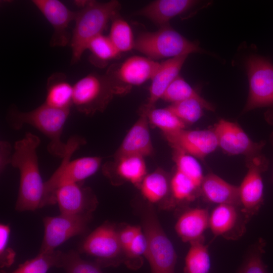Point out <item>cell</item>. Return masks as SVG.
<instances>
[{
	"label": "cell",
	"instance_id": "obj_38",
	"mask_svg": "<svg viewBox=\"0 0 273 273\" xmlns=\"http://www.w3.org/2000/svg\"><path fill=\"white\" fill-rule=\"evenodd\" d=\"M147 250V240L142 230L137 234L125 253L127 258L135 259L145 255Z\"/></svg>",
	"mask_w": 273,
	"mask_h": 273
},
{
	"label": "cell",
	"instance_id": "obj_39",
	"mask_svg": "<svg viewBox=\"0 0 273 273\" xmlns=\"http://www.w3.org/2000/svg\"><path fill=\"white\" fill-rule=\"evenodd\" d=\"M141 230V228L139 226L129 225L118 232L119 240L123 253H125L126 252L129 246Z\"/></svg>",
	"mask_w": 273,
	"mask_h": 273
},
{
	"label": "cell",
	"instance_id": "obj_32",
	"mask_svg": "<svg viewBox=\"0 0 273 273\" xmlns=\"http://www.w3.org/2000/svg\"><path fill=\"white\" fill-rule=\"evenodd\" d=\"M108 37L120 53L134 48V40L132 30L127 22L119 15L112 20Z\"/></svg>",
	"mask_w": 273,
	"mask_h": 273
},
{
	"label": "cell",
	"instance_id": "obj_33",
	"mask_svg": "<svg viewBox=\"0 0 273 273\" xmlns=\"http://www.w3.org/2000/svg\"><path fill=\"white\" fill-rule=\"evenodd\" d=\"M186 125L192 124L199 120L206 109L204 104L196 99H188L171 103L167 107Z\"/></svg>",
	"mask_w": 273,
	"mask_h": 273
},
{
	"label": "cell",
	"instance_id": "obj_24",
	"mask_svg": "<svg viewBox=\"0 0 273 273\" xmlns=\"http://www.w3.org/2000/svg\"><path fill=\"white\" fill-rule=\"evenodd\" d=\"M73 85L63 73L52 74L47 82V93L44 104L52 107L70 110L73 106Z\"/></svg>",
	"mask_w": 273,
	"mask_h": 273
},
{
	"label": "cell",
	"instance_id": "obj_16",
	"mask_svg": "<svg viewBox=\"0 0 273 273\" xmlns=\"http://www.w3.org/2000/svg\"><path fill=\"white\" fill-rule=\"evenodd\" d=\"M165 137L174 150L183 151L201 159L214 152L218 147L213 129H184Z\"/></svg>",
	"mask_w": 273,
	"mask_h": 273
},
{
	"label": "cell",
	"instance_id": "obj_36",
	"mask_svg": "<svg viewBox=\"0 0 273 273\" xmlns=\"http://www.w3.org/2000/svg\"><path fill=\"white\" fill-rule=\"evenodd\" d=\"M265 246V241L259 239L247 254L238 273H268L262 259Z\"/></svg>",
	"mask_w": 273,
	"mask_h": 273
},
{
	"label": "cell",
	"instance_id": "obj_25",
	"mask_svg": "<svg viewBox=\"0 0 273 273\" xmlns=\"http://www.w3.org/2000/svg\"><path fill=\"white\" fill-rule=\"evenodd\" d=\"M139 188L146 200L152 203H157L170 194V178L163 170L158 169L147 173Z\"/></svg>",
	"mask_w": 273,
	"mask_h": 273
},
{
	"label": "cell",
	"instance_id": "obj_28",
	"mask_svg": "<svg viewBox=\"0 0 273 273\" xmlns=\"http://www.w3.org/2000/svg\"><path fill=\"white\" fill-rule=\"evenodd\" d=\"M149 124L160 129L164 135L174 133L185 129L186 125L167 107L147 109Z\"/></svg>",
	"mask_w": 273,
	"mask_h": 273
},
{
	"label": "cell",
	"instance_id": "obj_9",
	"mask_svg": "<svg viewBox=\"0 0 273 273\" xmlns=\"http://www.w3.org/2000/svg\"><path fill=\"white\" fill-rule=\"evenodd\" d=\"M144 232L147 240L145 256L151 273H174L176 254L173 246L159 223L152 214L147 215Z\"/></svg>",
	"mask_w": 273,
	"mask_h": 273
},
{
	"label": "cell",
	"instance_id": "obj_17",
	"mask_svg": "<svg viewBox=\"0 0 273 273\" xmlns=\"http://www.w3.org/2000/svg\"><path fill=\"white\" fill-rule=\"evenodd\" d=\"M83 183L66 184L59 187L55 198L62 214H90L97 205V198L92 189Z\"/></svg>",
	"mask_w": 273,
	"mask_h": 273
},
{
	"label": "cell",
	"instance_id": "obj_41",
	"mask_svg": "<svg viewBox=\"0 0 273 273\" xmlns=\"http://www.w3.org/2000/svg\"><path fill=\"white\" fill-rule=\"evenodd\" d=\"M264 118L268 124L273 125V107L269 109L264 113Z\"/></svg>",
	"mask_w": 273,
	"mask_h": 273
},
{
	"label": "cell",
	"instance_id": "obj_21",
	"mask_svg": "<svg viewBox=\"0 0 273 273\" xmlns=\"http://www.w3.org/2000/svg\"><path fill=\"white\" fill-rule=\"evenodd\" d=\"M200 194L207 202L211 203L241 207L239 187L228 183L212 173L204 176Z\"/></svg>",
	"mask_w": 273,
	"mask_h": 273
},
{
	"label": "cell",
	"instance_id": "obj_26",
	"mask_svg": "<svg viewBox=\"0 0 273 273\" xmlns=\"http://www.w3.org/2000/svg\"><path fill=\"white\" fill-rule=\"evenodd\" d=\"M87 50L90 52V62L99 68L105 67L110 61L119 58L121 54L109 37L103 34L94 38L89 42Z\"/></svg>",
	"mask_w": 273,
	"mask_h": 273
},
{
	"label": "cell",
	"instance_id": "obj_35",
	"mask_svg": "<svg viewBox=\"0 0 273 273\" xmlns=\"http://www.w3.org/2000/svg\"><path fill=\"white\" fill-rule=\"evenodd\" d=\"M61 268L66 273H103L97 264L82 259L73 250L63 252Z\"/></svg>",
	"mask_w": 273,
	"mask_h": 273
},
{
	"label": "cell",
	"instance_id": "obj_7",
	"mask_svg": "<svg viewBox=\"0 0 273 273\" xmlns=\"http://www.w3.org/2000/svg\"><path fill=\"white\" fill-rule=\"evenodd\" d=\"M249 89L243 112L273 107V64L268 60L252 55L246 60Z\"/></svg>",
	"mask_w": 273,
	"mask_h": 273
},
{
	"label": "cell",
	"instance_id": "obj_14",
	"mask_svg": "<svg viewBox=\"0 0 273 273\" xmlns=\"http://www.w3.org/2000/svg\"><path fill=\"white\" fill-rule=\"evenodd\" d=\"M249 220L241 207L218 205L209 213V228L215 237L236 240L244 234Z\"/></svg>",
	"mask_w": 273,
	"mask_h": 273
},
{
	"label": "cell",
	"instance_id": "obj_11",
	"mask_svg": "<svg viewBox=\"0 0 273 273\" xmlns=\"http://www.w3.org/2000/svg\"><path fill=\"white\" fill-rule=\"evenodd\" d=\"M248 171L239 187L241 207L250 218L257 214L263 203L264 186L262 173L267 168L268 161L260 154L246 158Z\"/></svg>",
	"mask_w": 273,
	"mask_h": 273
},
{
	"label": "cell",
	"instance_id": "obj_22",
	"mask_svg": "<svg viewBox=\"0 0 273 273\" xmlns=\"http://www.w3.org/2000/svg\"><path fill=\"white\" fill-rule=\"evenodd\" d=\"M197 3L193 0H157L136 12L161 27L168 24L170 19L191 9Z\"/></svg>",
	"mask_w": 273,
	"mask_h": 273
},
{
	"label": "cell",
	"instance_id": "obj_5",
	"mask_svg": "<svg viewBox=\"0 0 273 273\" xmlns=\"http://www.w3.org/2000/svg\"><path fill=\"white\" fill-rule=\"evenodd\" d=\"M134 48L153 60L203 52L197 42L188 40L169 24L156 31L139 34Z\"/></svg>",
	"mask_w": 273,
	"mask_h": 273
},
{
	"label": "cell",
	"instance_id": "obj_19",
	"mask_svg": "<svg viewBox=\"0 0 273 273\" xmlns=\"http://www.w3.org/2000/svg\"><path fill=\"white\" fill-rule=\"evenodd\" d=\"M147 112L142 107L140 116L129 130L113 157L134 155L145 158L151 156L154 149L151 139Z\"/></svg>",
	"mask_w": 273,
	"mask_h": 273
},
{
	"label": "cell",
	"instance_id": "obj_15",
	"mask_svg": "<svg viewBox=\"0 0 273 273\" xmlns=\"http://www.w3.org/2000/svg\"><path fill=\"white\" fill-rule=\"evenodd\" d=\"M32 3L41 13L53 28L51 47H65L70 43L71 35L68 28L74 21L76 11L69 9L58 0H33Z\"/></svg>",
	"mask_w": 273,
	"mask_h": 273
},
{
	"label": "cell",
	"instance_id": "obj_1",
	"mask_svg": "<svg viewBox=\"0 0 273 273\" xmlns=\"http://www.w3.org/2000/svg\"><path fill=\"white\" fill-rule=\"evenodd\" d=\"M36 134L27 132L15 143L11 165L20 172L16 210L34 211L43 206L44 182L38 164L37 149L40 144Z\"/></svg>",
	"mask_w": 273,
	"mask_h": 273
},
{
	"label": "cell",
	"instance_id": "obj_12",
	"mask_svg": "<svg viewBox=\"0 0 273 273\" xmlns=\"http://www.w3.org/2000/svg\"><path fill=\"white\" fill-rule=\"evenodd\" d=\"M81 253L96 258L100 267L115 265L123 253L118 232L112 225L105 223L92 232L83 241Z\"/></svg>",
	"mask_w": 273,
	"mask_h": 273
},
{
	"label": "cell",
	"instance_id": "obj_31",
	"mask_svg": "<svg viewBox=\"0 0 273 273\" xmlns=\"http://www.w3.org/2000/svg\"><path fill=\"white\" fill-rule=\"evenodd\" d=\"M200 194V186L182 172L175 169L170 178V194L177 202L191 201Z\"/></svg>",
	"mask_w": 273,
	"mask_h": 273
},
{
	"label": "cell",
	"instance_id": "obj_20",
	"mask_svg": "<svg viewBox=\"0 0 273 273\" xmlns=\"http://www.w3.org/2000/svg\"><path fill=\"white\" fill-rule=\"evenodd\" d=\"M188 56L184 55L166 60L152 79L147 103L144 106L147 109L154 107L156 102L161 99L166 90L179 75V73Z\"/></svg>",
	"mask_w": 273,
	"mask_h": 273
},
{
	"label": "cell",
	"instance_id": "obj_8",
	"mask_svg": "<svg viewBox=\"0 0 273 273\" xmlns=\"http://www.w3.org/2000/svg\"><path fill=\"white\" fill-rule=\"evenodd\" d=\"M160 63L149 58L134 56L119 64L111 65L105 75L117 95L127 93L132 86L139 85L153 78Z\"/></svg>",
	"mask_w": 273,
	"mask_h": 273
},
{
	"label": "cell",
	"instance_id": "obj_4",
	"mask_svg": "<svg viewBox=\"0 0 273 273\" xmlns=\"http://www.w3.org/2000/svg\"><path fill=\"white\" fill-rule=\"evenodd\" d=\"M120 8V4L117 1L104 3L88 1L83 8L76 11L70 42L71 63H76L80 60L89 42L102 34L109 21L119 15Z\"/></svg>",
	"mask_w": 273,
	"mask_h": 273
},
{
	"label": "cell",
	"instance_id": "obj_34",
	"mask_svg": "<svg viewBox=\"0 0 273 273\" xmlns=\"http://www.w3.org/2000/svg\"><path fill=\"white\" fill-rule=\"evenodd\" d=\"M175 169L189 176L201 187L204 178L202 167L196 158L183 151L174 150Z\"/></svg>",
	"mask_w": 273,
	"mask_h": 273
},
{
	"label": "cell",
	"instance_id": "obj_37",
	"mask_svg": "<svg viewBox=\"0 0 273 273\" xmlns=\"http://www.w3.org/2000/svg\"><path fill=\"white\" fill-rule=\"evenodd\" d=\"M11 229L9 224H0V266L8 267L14 262L15 251L8 247Z\"/></svg>",
	"mask_w": 273,
	"mask_h": 273
},
{
	"label": "cell",
	"instance_id": "obj_13",
	"mask_svg": "<svg viewBox=\"0 0 273 273\" xmlns=\"http://www.w3.org/2000/svg\"><path fill=\"white\" fill-rule=\"evenodd\" d=\"M219 147L231 155H244L246 158L261 154L265 143L253 142L236 123L221 119L213 129Z\"/></svg>",
	"mask_w": 273,
	"mask_h": 273
},
{
	"label": "cell",
	"instance_id": "obj_6",
	"mask_svg": "<svg viewBox=\"0 0 273 273\" xmlns=\"http://www.w3.org/2000/svg\"><path fill=\"white\" fill-rule=\"evenodd\" d=\"M116 95L105 74L90 73L73 85V106L79 112L91 116L103 112Z\"/></svg>",
	"mask_w": 273,
	"mask_h": 273
},
{
	"label": "cell",
	"instance_id": "obj_23",
	"mask_svg": "<svg viewBox=\"0 0 273 273\" xmlns=\"http://www.w3.org/2000/svg\"><path fill=\"white\" fill-rule=\"evenodd\" d=\"M209 213L207 209L191 208L178 218L175 229L177 235L185 242L190 243L203 240V234L209 228Z\"/></svg>",
	"mask_w": 273,
	"mask_h": 273
},
{
	"label": "cell",
	"instance_id": "obj_27",
	"mask_svg": "<svg viewBox=\"0 0 273 273\" xmlns=\"http://www.w3.org/2000/svg\"><path fill=\"white\" fill-rule=\"evenodd\" d=\"M63 252H39L34 258L19 265L11 273H47L52 267H62ZM1 273H6L1 271Z\"/></svg>",
	"mask_w": 273,
	"mask_h": 273
},
{
	"label": "cell",
	"instance_id": "obj_42",
	"mask_svg": "<svg viewBox=\"0 0 273 273\" xmlns=\"http://www.w3.org/2000/svg\"><path fill=\"white\" fill-rule=\"evenodd\" d=\"M270 141L273 148V131L271 132L270 136Z\"/></svg>",
	"mask_w": 273,
	"mask_h": 273
},
{
	"label": "cell",
	"instance_id": "obj_40",
	"mask_svg": "<svg viewBox=\"0 0 273 273\" xmlns=\"http://www.w3.org/2000/svg\"><path fill=\"white\" fill-rule=\"evenodd\" d=\"M10 143L6 141H0V172L3 173L11 164L13 153Z\"/></svg>",
	"mask_w": 273,
	"mask_h": 273
},
{
	"label": "cell",
	"instance_id": "obj_10",
	"mask_svg": "<svg viewBox=\"0 0 273 273\" xmlns=\"http://www.w3.org/2000/svg\"><path fill=\"white\" fill-rule=\"evenodd\" d=\"M90 218V214L69 215L43 218L44 235L39 252H52L71 238L83 234Z\"/></svg>",
	"mask_w": 273,
	"mask_h": 273
},
{
	"label": "cell",
	"instance_id": "obj_2",
	"mask_svg": "<svg viewBox=\"0 0 273 273\" xmlns=\"http://www.w3.org/2000/svg\"><path fill=\"white\" fill-rule=\"evenodd\" d=\"M70 114V110H62L47 105L44 103L29 111H21L12 105L6 115L9 126L19 130L25 124L30 125L47 136L49 142L48 152L54 157L62 158L67 150V143L61 140L65 123Z\"/></svg>",
	"mask_w": 273,
	"mask_h": 273
},
{
	"label": "cell",
	"instance_id": "obj_30",
	"mask_svg": "<svg viewBox=\"0 0 273 273\" xmlns=\"http://www.w3.org/2000/svg\"><path fill=\"white\" fill-rule=\"evenodd\" d=\"M190 244L185 258V273H208L210 269V258L204 239Z\"/></svg>",
	"mask_w": 273,
	"mask_h": 273
},
{
	"label": "cell",
	"instance_id": "obj_3",
	"mask_svg": "<svg viewBox=\"0 0 273 273\" xmlns=\"http://www.w3.org/2000/svg\"><path fill=\"white\" fill-rule=\"evenodd\" d=\"M67 150L62 160L51 177L44 182L43 206L56 204L55 195L62 186L83 183L100 168L102 158L98 156H86L71 160L74 153L86 143L82 136H71L67 141Z\"/></svg>",
	"mask_w": 273,
	"mask_h": 273
},
{
	"label": "cell",
	"instance_id": "obj_18",
	"mask_svg": "<svg viewBox=\"0 0 273 273\" xmlns=\"http://www.w3.org/2000/svg\"><path fill=\"white\" fill-rule=\"evenodd\" d=\"M102 166V171L113 184L124 180L140 186L147 174L144 158L138 155H125L113 157Z\"/></svg>",
	"mask_w": 273,
	"mask_h": 273
},
{
	"label": "cell",
	"instance_id": "obj_29",
	"mask_svg": "<svg viewBox=\"0 0 273 273\" xmlns=\"http://www.w3.org/2000/svg\"><path fill=\"white\" fill-rule=\"evenodd\" d=\"M162 100L174 103L188 99H196L202 103L206 110L213 111L214 106L202 98L184 78L178 76L168 87Z\"/></svg>",
	"mask_w": 273,
	"mask_h": 273
}]
</instances>
